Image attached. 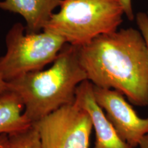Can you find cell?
<instances>
[{
    "mask_svg": "<svg viewBox=\"0 0 148 148\" xmlns=\"http://www.w3.org/2000/svg\"><path fill=\"white\" fill-rule=\"evenodd\" d=\"M79 57L94 86L117 90L135 106H148V49L139 29L100 35L79 47Z\"/></svg>",
    "mask_w": 148,
    "mask_h": 148,
    "instance_id": "6da1fadb",
    "label": "cell"
},
{
    "mask_svg": "<svg viewBox=\"0 0 148 148\" xmlns=\"http://www.w3.org/2000/svg\"><path fill=\"white\" fill-rule=\"evenodd\" d=\"M87 75L79 61V47L66 43L45 70L29 72L8 83L19 96L23 114L32 124L61 107L74 102L77 86Z\"/></svg>",
    "mask_w": 148,
    "mask_h": 148,
    "instance_id": "7a4b0ae2",
    "label": "cell"
},
{
    "mask_svg": "<svg viewBox=\"0 0 148 148\" xmlns=\"http://www.w3.org/2000/svg\"><path fill=\"white\" fill-rule=\"evenodd\" d=\"M123 15L121 0H62L43 30L82 47L100 35L117 30Z\"/></svg>",
    "mask_w": 148,
    "mask_h": 148,
    "instance_id": "3957f363",
    "label": "cell"
},
{
    "mask_svg": "<svg viewBox=\"0 0 148 148\" xmlns=\"http://www.w3.org/2000/svg\"><path fill=\"white\" fill-rule=\"evenodd\" d=\"M6 51L0 57V73L6 82L53 63L66 42L54 33L42 30L26 33L17 22L5 36Z\"/></svg>",
    "mask_w": 148,
    "mask_h": 148,
    "instance_id": "277c9868",
    "label": "cell"
},
{
    "mask_svg": "<svg viewBox=\"0 0 148 148\" xmlns=\"http://www.w3.org/2000/svg\"><path fill=\"white\" fill-rule=\"evenodd\" d=\"M42 148H89L93 130L89 114L74 101L34 123Z\"/></svg>",
    "mask_w": 148,
    "mask_h": 148,
    "instance_id": "5b68a950",
    "label": "cell"
},
{
    "mask_svg": "<svg viewBox=\"0 0 148 148\" xmlns=\"http://www.w3.org/2000/svg\"><path fill=\"white\" fill-rule=\"evenodd\" d=\"M95 100L119 136L132 147H138L148 133V117L141 118L117 90L93 85Z\"/></svg>",
    "mask_w": 148,
    "mask_h": 148,
    "instance_id": "8992f818",
    "label": "cell"
},
{
    "mask_svg": "<svg viewBox=\"0 0 148 148\" xmlns=\"http://www.w3.org/2000/svg\"><path fill=\"white\" fill-rule=\"evenodd\" d=\"M75 101L89 114L95 134L94 148H134L120 137L98 105L94 95L93 84L85 80L77 86Z\"/></svg>",
    "mask_w": 148,
    "mask_h": 148,
    "instance_id": "52a82bcc",
    "label": "cell"
},
{
    "mask_svg": "<svg viewBox=\"0 0 148 148\" xmlns=\"http://www.w3.org/2000/svg\"><path fill=\"white\" fill-rule=\"evenodd\" d=\"M62 0H0V10L21 16L26 33L41 32Z\"/></svg>",
    "mask_w": 148,
    "mask_h": 148,
    "instance_id": "ba28073f",
    "label": "cell"
},
{
    "mask_svg": "<svg viewBox=\"0 0 148 148\" xmlns=\"http://www.w3.org/2000/svg\"><path fill=\"white\" fill-rule=\"evenodd\" d=\"M19 96L8 90L0 95V134H10L28 128L32 124L23 114Z\"/></svg>",
    "mask_w": 148,
    "mask_h": 148,
    "instance_id": "9c48e42d",
    "label": "cell"
},
{
    "mask_svg": "<svg viewBox=\"0 0 148 148\" xmlns=\"http://www.w3.org/2000/svg\"><path fill=\"white\" fill-rule=\"evenodd\" d=\"M7 148H42L36 125L32 124L28 128L8 134Z\"/></svg>",
    "mask_w": 148,
    "mask_h": 148,
    "instance_id": "30bf717a",
    "label": "cell"
},
{
    "mask_svg": "<svg viewBox=\"0 0 148 148\" xmlns=\"http://www.w3.org/2000/svg\"><path fill=\"white\" fill-rule=\"evenodd\" d=\"M136 23L144 37L148 49V12H139L136 16Z\"/></svg>",
    "mask_w": 148,
    "mask_h": 148,
    "instance_id": "8fae6325",
    "label": "cell"
},
{
    "mask_svg": "<svg viewBox=\"0 0 148 148\" xmlns=\"http://www.w3.org/2000/svg\"><path fill=\"white\" fill-rule=\"evenodd\" d=\"M121 2L123 5L124 14L130 21H133L134 18V11L132 8V0H121Z\"/></svg>",
    "mask_w": 148,
    "mask_h": 148,
    "instance_id": "7c38bea8",
    "label": "cell"
},
{
    "mask_svg": "<svg viewBox=\"0 0 148 148\" xmlns=\"http://www.w3.org/2000/svg\"><path fill=\"white\" fill-rule=\"evenodd\" d=\"M8 142V134H0V148H7Z\"/></svg>",
    "mask_w": 148,
    "mask_h": 148,
    "instance_id": "4fadbf2b",
    "label": "cell"
},
{
    "mask_svg": "<svg viewBox=\"0 0 148 148\" xmlns=\"http://www.w3.org/2000/svg\"><path fill=\"white\" fill-rule=\"evenodd\" d=\"M8 90V83L3 79L2 76H1V73H0V95H1V94L4 93V92H6Z\"/></svg>",
    "mask_w": 148,
    "mask_h": 148,
    "instance_id": "5bb4252c",
    "label": "cell"
},
{
    "mask_svg": "<svg viewBox=\"0 0 148 148\" xmlns=\"http://www.w3.org/2000/svg\"><path fill=\"white\" fill-rule=\"evenodd\" d=\"M138 147L139 148H148V133L140 140Z\"/></svg>",
    "mask_w": 148,
    "mask_h": 148,
    "instance_id": "9a60e30c",
    "label": "cell"
}]
</instances>
